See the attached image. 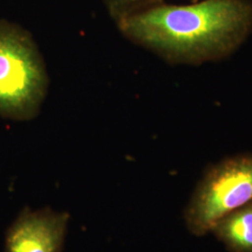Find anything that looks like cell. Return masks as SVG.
<instances>
[{
    "label": "cell",
    "instance_id": "cell-1",
    "mask_svg": "<svg viewBox=\"0 0 252 252\" xmlns=\"http://www.w3.org/2000/svg\"><path fill=\"white\" fill-rule=\"evenodd\" d=\"M117 25L127 38L170 63H204L228 56L250 35L252 0L162 2Z\"/></svg>",
    "mask_w": 252,
    "mask_h": 252
},
{
    "label": "cell",
    "instance_id": "cell-2",
    "mask_svg": "<svg viewBox=\"0 0 252 252\" xmlns=\"http://www.w3.org/2000/svg\"><path fill=\"white\" fill-rule=\"evenodd\" d=\"M47 86L44 63L31 35L16 24L0 20V116L33 119Z\"/></svg>",
    "mask_w": 252,
    "mask_h": 252
},
{
    "label": "cell",
    "instance_id": "cell-3",
    "mask_svg": "<svg viewBox=\"0 0 252 252\" xmlns=\"http://www.w3.org/2000/svg\"><path fill=\"white\" fill-rule=\"evenodd\" d=\"M252 201V153L228 157L208 168L184 210L189 233L203 236L217 221Z\"/></svg>",
    "mask_w": 252,
    "mask_h": 252
},
{
    "label": "cell",
    "instance_id": "cell-4",
    "mask_svg": "<svg viewBox=\"0 0 252 252\" xmlns=\"http://www.w3.org/2000/svg\"><path fill=\"white\" fill-rule=\"evenodd\" d=\"M69 215L25 207L5 235V252H62Z\"/></svg>",
    "mask_w": 252,
    "mask_h": 252
},
{
    "label": "cell",
    "instance_id": "cell-5",
    "mask_svg": "<svg viewBox=\"0 0 252 252\" xmlns=\"http://www.w3.org/2000/svg\"><path fill=\"white\" fill-rule=\"evenodd\" d=\"M211 233L231 252H252V201L220 219Z\"/></svg>",
    "mask_w": 252,
    "mask_h": 252
},
{
    "label": "cell",
    "instance_id": "cell-6",
    "mask_svg": "<svg viewBox=\"0 0 252 252\" xmlns=\"http://www.w3.org/2000/svg\"><path fill=\"white\" fill-rule=\"evenodd\" d=\"M109 15L116 23H119L127 16L148 9L157 4L162 3V0H104Z\"/></svg>",
    "mask_w": 252,
    "mask_h": 252
}]
</instances>
